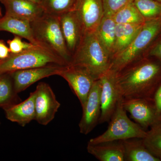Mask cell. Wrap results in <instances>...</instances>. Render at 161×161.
Here are the masks:
<instances>
[{
	"mask_svg": "<svg viewBox=\"0 0 161 161\" xmlns=\"http://www.w3.org/2000/svg\"><path fill=\"white\" fill-rule=\"evenodd\" d=\"M64 66L50 65L12 72L11 74L15 91L18 94L43 78L58 75Z\"/></svg>",
	"mask_w": 161,
	"mask_h": 161,
	"instance_id": "cell-13",
	"label": "cell"
},
{
	"mask_svg": "<svg viewBox=\"0 0 161 161\" xmlns=\"http://www.w3.org/2000/svg\"><path fill=\"white\" fill-rule=\"evenodd\" d=\"M15 91L11 73L0 75V107L3 108L21 102Z\"/></svg>",
	"mask_w": 161,
	"mask_h": 161,
	"instance_id": "cell-22",
	"label": "cell"
},
{
	"mask_svg": "<svg viewBox=\"0 0 161 161\" xmlns=\"http://www.w3.org/2000/svg\"><path fill=\"white\" fill-rule=\"evenodd\" d=\"M123 96H121L106 131L101 135L91 139L88 144H96L130 138L143 139L146 137L147 131L128 117L123 105Z\"/></svg>",
	"mask_w": 161,
	"mask_h": 161,
	"instance_id": "cell-6",
	"label": "cell"
},
{
	"mask_svg": "<svg viewBox=\"0 0 161 161\" xmlns=\"http://www.w3.org/2000/svg\"><path fill=\"white\" fill-rule=\"evenodd\" d=\"M133 0H103L104 15L113 16L114 14Z\"/></svg>",
	"mask_w": 161,
	"mask_h": 161,
	"instance_id": "cell-27",
	"label": "cell"
},
{
	"mask_svg": "<svg viewBox=\"0 0 161 161\" xmlns=\"http://www.w3.org/2000/svg\"><path fill=\"white\" fill-rule=\"evenodd\" d=\"M100 79L94 82L85 103L82 107V115L79 124L80 132L87 135L99 123L101 115Z\"/></svg>",
	"mask_w": 161,
	"mask_h": 161,
	"instance_id": "cell-11",
	"label": "cell"
},
{
	"mask_svg": "<svg viewBox=\"0 0 161 161\" xmlns=\"http://www.w3.org/2000/svg\"><path fill=\"white\" fill-rule=\"evenodd\" d=\"M101 115L99 124L109 122L115 112L121 96L116 82V73L108 71L100 78Z\"/></svg>",
	"mask_w": 161,
	"mask_h": 161,
	"instance_id": "cell-10",
	"label": "cell"
},
{
	"mask_svg": "<svg viewBox=\"0 0 161 161\" xmlns=\"http://www.w3.org/2000/svg\"><path fill=\"white\" fill-rule=\"evenodd\" d=\"M9 32L16 36L24 38L36 46L40 44L35 39L31 26L30 21L5 15L0 18V31Z\"/></svg>",
	"mask_w": 161,
	"mask_h": 161,
	"instance_id": "cell-18",
	"label": "cell"
},
{
	"mask_svg": "<svg viewBox=\"0 0 161 161\" xmlns=\"http://www.w3.org/2000/svg\"><path fill=\"white\" fill-rule=\"evenodd\" d=\"M69 64L84 69L96 80L109 70L111 57L96 31L84 34Z\"/></svg>",
	"mask_w": 161,
	"mask_h": 161,
	"instance_id": "cell-2",
	"label": "cell"
},
{
	"mask_svg": "<svg viewBox=\"0 0 161 161\" xmlns=\"http://www.w3.org/2000/svg\"><path fill=\"white\" fill-rule=\"evenodd\" d=\"M147 135L143 139L145 146L151 153L161 157V121L150 127Z\"/></svg>",
	"mask_w": 161,
	"mask_h": 161,
	"instance_id": "cell-26",
	"label": "cell"
},
{
	"mask_svg": "<svg viewBox=\"0 0 161 161\" xmlns=\"http://www.w3.org/2000/svg\"><path fill=\"white\" fill-rule=\"evenodd\" d=\"M83 34L95 32L104 16L103 0H77L74 9Z\"/></svg>",
	"mask_w": 161,
	"mask_h": 161,
	"instance_id": "cell-12",
	"label": "cell"
},
{
	"mask_svg": "<svg viewBox=\"0 0 161 161\" xmlns=\"http://www.w3.org/2000/svg\"><path fill=\"white\" fill-rule=\"evenodd\" d=\"M121 141L125 161H161L147 149L142 138H130Z\"/></svg>",
	"mask_w": 161,
	"mask_h": 161,
	"instance_id": "cell-19",
	"label": "cell"
},
{
	"mask_svg": "<svg viewBox=\"0 0 161 161\" xmlns=\"http://www.w3.org/2000/svg\"><path fill=\"white\" fill-rule=\"evenodd\" d=\"M123 105L132 118L144 130L161 121L153 98H124Z\"/></svg>",
	"mask_w": 161,
	"mask_h": 161,
	"instance_id": "cell-7",
	"label": "cell"
},
{
	"mask_svg": "<svg viewBox=\"0 0 161 161\" xmlns=\"http://www.w3.org/2000/svg\"><path fill=\"white\" fill-rule=\"evenodd\" d=\"M154 1H157V2H160L161 3V0H154Z\"/></svg>",
	"mask_w": 161,
	"mask_h": 161,
	"instance_id": "cell-34",
	"label": "cell"
},
{
	"mask_svg": "<svg viewBox=\"0 0 161 161\" xmlns=\"http://www.w3.org/2000/svg\"><path fill=\"white\" fill-rule=\"evenodd\" d=\"M116 25L113 16L104 15L96 31L98 39L111 57V60L115 48Z\"/></svg>",
	"mask_w": 161,
	"mask_h": 161,
	"instance_id": "cell-20",
	"label": "cell"
},
{
	"mask_svg": "<svg viewBox=\"0 0 161 161\" xmlns=\"http://www.w3.org/2000/svg\"><path fill=\"white\" fill-rule=\"evenodd\" d=\"M7 43L10 50V53L12 54L19 53L25 50L35 46L30 42L27 43L22 41V38L16 35H14L13 39L8 40Z\"/></svg>",
	"mask_w": 161,
	"mask_h": 161,
	"instance_id": "cell-28",
	"label": "cell"
},
{
	"mask_svg": "<svg viewBox=\"0 0 161 161\" xmlns=\"http://www.w3.org/2000/svg\"><path fill=\"white\" fill-rule=\"evenodd\" d=\"M10 51L4 40L0 39V60L6 59L10 55Z\"/></svg>",
	"mask_w": 161,
	"mask_h": 161,
	"instance_id": "cell-30",
	"label": "cell"
},
{
	"mask_svg": "<svg viewBox=\"0 0 161 161\" xmlns=\"http://www.w3.org/2000/svg\"><path fill=\"white\" fill-rule=\"evenodd\" d=\"M35 91L23 102L3 108L6 118L13 122L24 127L36 119Z\"/></svg>",
	"mask_w": 161,
	"mask_h": 161,
	"instance_id": "cell-16",
	"label": "cell"
},
{
	"mask_svg": "<svg viewBox=\"0 0 161 161\" xmlns=\"http://www.w3.org/2000/svg\"><path fill=\"white\" fill-rule=\"evenodd\" d=\"M113 17L116 24H143L146 22L133 2L119 9Z\"/></svg>",
	"mask_w": 161,
	"mask_h": 161,
	"instance_id": "cell-23",
	"label": "cell"
},
{
	"mask_svg": "<svg viewBox=\"0 0 161 161\" xmlns=\"http://www.w3.org/2000/svg\"><path fill=\"white\" fill-rule=\"evenodd\" d=\"M3 17V15H2V10H1V8H0V18Z\"/></svg>",
	"mask_w": 161,
	"mask_h": 161,
	"instance_id": "cell-33",
	"label": "cell"
},
{
	"mask_svg": "<svg viewBox=\"0 0 161 161\" xmlns=\"http://www.w3.org/2000/svg\"><path fill=\"white\" fill-rule=\"evenodd\" d=\"M28 1H30V2H32V3H36V4H39L40 5L41 4V0H28ZM41 6V5H40Z\"/></svg>",
	"mask_w": 161,
	"mask_h": 161,
	"instance_id": "cell-32",
	"label": "cell"
},
{
	"mask_svg": "<svg viewBox=\"0 0 161 161\" xmlns=\"http://www.w3.org/2000/svg\"><path fill=\"white\" fill-rule=\"evenodd\" d=\"M143 24H116L115 48L112 58L132 42Z\"/></svg>",
	"mask_w": 161,
	"mask_h": 161,
	"instance_id": "cell-21",
	"label": "cell"
},
{
	"mask_svg": "<svg viewBox=\"0 0 161 161\" xmlns=\"http://www.w3.org/2000/svg\"><path fill=\"white\" fill-rule=\"evenodd\" d=\"M153 99L159 114L161 115V83L156 91Z\"/></svg>",
	"mask_w": 161,
	"mask_h": 161,
	"instance_id": "cell-31",
	"label": "cell"
},
{
	"mask_svg": "<svg viewBox=\"0 0 161 161\" xmlns=\"http://www.w3.org/2000/svg\"><path fill=\"white\" fill-rule=\"evenodd\" d=\"M77 0H41V6L44 13L60 16L74 10Z\"/></svg>",
	"mask_w": 161,
	"mask_h": 161,
	"instance_id": "cell-24",
	"label": "cell"
},
{
	"mask_svg": "<svg viewBox=\"0 0 161 161\" xmlns=\"http://www.w3.org/2000/svg\"><path fill=\"white\" fill-rule=\"evenodd\" d=\"M161 34V19L146 21L132 42L111 60L110 70L115 73L146 57L148 50Z\"/></svg>",
	"mask_w": 161,
	"mask_h": 161,
	"instance_id": "cell-3",
	"label": "cell"
},
{
	"mask_svg": "<svg viewBox=\"0 0 161 161\" xmlns=\"http://www.w3.org/2000/svg\"><path fill=\"white\" fill-rule=\"evenodd\" d=\"M35 39L40 46L60 57L68 65L72 55L66 46L60 23V16L45 13L31 22Z\"/></svg>",
	"mask_w": 161,
	"mask_h": 161,
	"instance_id": "cell-4",
	"label": "cell"
},
{
	"mask_svg": "<svg viewBox=\"0 0 161 161\" xmlns=\"http://www.w3.org/2000/svg\"><path fill=\"white\" fill-rule=\"evenodd\" d=\"M88 152L100 161H125L121 141H109L96 144L88 143Z\"/></svg>",
	"mask_w": 161,
	"mask_h": 161,
	"instance_id": "cell-17",
	"label": "cell"
},
{
	"mask_svg": "<svg viewBox=\"0 0 161 161\" xmlns=\"http://www.w3.org/2000/svg\"><path fill=\"white\" fill-rule=\"evenodd\" d=\"M36 119L43 125H47L55 118L60 106L53 91L48 84L41 82L35 91Z\"/></svg>",
	"mask_w": 161,
	"mask_h": 161,
	"instance_id": "cell-8",
	"label": "cell"
},
{
	"mask_svg": "<svg viewBox=\"0 0 161 161\" xmlns=\"http://www.w3.org/2000/svg\"><path fill=\"white\" fill-rule=\"evenodd\" d=\"M146 57L155 58L161 62V34L148 50Z\"/></svg>",
	"mask_w": 161,
	"mask_h": 161,
	"instance_id": "cell-29",
	"label": "cell"
},
{
	"mask_svg": "<svg viewBox=\"0 0 161 161\" xmlns=\"http://www.w3.org/2000/svg\"><path fill=\"white\" fill-rule=\"evenodd\" d=\"M6 9L5 15L33 21L44 13L42 6L28 0H0Z\"/></svg>",
	"mask_w": 161,
	"mask_h": 161,
	"instance_id": "cell-15",
	"label": "cell"
},
{
	"mask_svg": "<svg viewBox=\"0 0 161 161\" xmlns=\"http://www.w3.org/2000/svg\"><path fill=\"white\" fill-rule=\"evenodd\" d=\"M60 23L67 47L72 57L83 35L82 26L74 10L60 15Z\"/></svg>",
	"mask_w": 161,
	"mask_h": 161,
	"instance_id": "cell-14",
	"label": "cell"
},
{
	"mask_svg": "<svg viewBox=\"0 0 161 161\" xmlns=\"http://www.w3.org/2000/svg\"><path fill=\"white\" fill-rule=\"evenodd\" d=\"M160 160L161 161V157L160 158Z\"/></svg>",
	"mask_w": 161,
	"mask_h": 161,
	"instance_id": "cell-35",
	"label": "cell"
},
{
	"mask_svg": "<svg viewBox=\"0 0 161 161\" xmlns=\"http://www.w3.org/2000/svg\"><path fill=\"white\" fill-rule=\"evenodd\" d=\"M116 82L124 98H153L161 83V62L144 57L116 73Z\"/></svg>",
	"mask_w": 161,
	"mask_h": 161,
	"instance_id": "cell-1",
	"label": "cell"
},
{
	"mask_svg": "<svg viewBox=\"0 0 161 161\" xmlns=\"http://www.w3.org/2000/svg\"><path fill=\"white\" fill-rule=\"evenodd\" d=\"M58 75L67 81L83 107L96 80L84 69L70 64L64 66Z\"/></svg>",
	"mask_w": 161,
	"mask_h": 161,
	"instance_id": "cell-9",
	"label": "cell"
},
{
	"mask_svg": "<svg viewBox=\"0 0 161 161\" xmlns=\"http://www.w3.org/2000/svg\"><path fill=\"white\" fill-rule=\"evenodd\" d=\"M67 65L64 60L53 53L35 45L19 53H10L8 58L0 60V75L40 67Z\"/></svg>",
	"mask_w": 161,
	"mask_h": 161,
	"instance_id": "cell-5",
	"label": "cell"
},
{
	"mask_svg": "<svg viewBox=\"0 0 161 161\" xmlns=\"http://www.w3.org/2000/svg\"><path fill=\"white\" fill-rule=\"evenodd\" d=\"M146 21L161 19V3L154 0H133Z\"/></svg>",
	"mask_w": 161,
	"mask_h": 161,
	"instance_id": "cell-25",
	"label": "cell"
}]
</instances>
